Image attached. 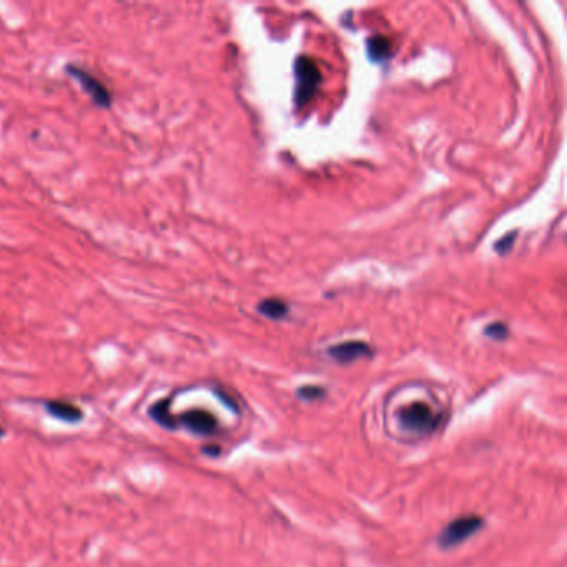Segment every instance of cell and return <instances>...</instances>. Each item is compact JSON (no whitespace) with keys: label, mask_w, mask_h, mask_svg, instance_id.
Masks as SVG:
<instances>
[{"label":"cell","mask_w":567,"mask_h":567,"mask_svg":"<svg viewBox=\"0 0 567 567\" xmlns=\"http://www.w3.org/2000/svg\"><path fill=\"white\" fill-rule=\"evenodd\" d=\"M47 411L52 414V416L62 419V421L75 423L82 418V411L74 404L65 403V401H49L47 403Z\"/></svg>","instance_id":"cell-8"},{"label":"cell","mask_w":567,"mask_h":567,"mask_svg":"<svg viewBox=\"0 0 567 567\" xmlns=\"http://www.w3.org/2000/svg\"><path fill=\"white\" fill-rule=\"evenodd\" d=\"M295 104L296 107H305L315 97L321 85V72L310 57H298L295 62Z\"/></svg>","instance_id":"cell-2"},{"label":"cell","mask_w":567,"mask_h":567,"mask_svg":"<svg viewBox=\"0 0 567 567\" xmlns=\"http://www.w3.org/2000/svg\"><path fill=\"white\" fill-rule=\"evenodd\" d=\"M258 311L270 320H283L288 315V306L285 301L278 300V298H268L258 305Z\"/></svg>","instance_id":"cell-9"},{"label":"cell","mask_w":567,"mask_h":567,"mask_svg":"<svg viewBox=\"0 0 567 567\" xmlns=\"http://www.w3.org/2000/svg\"><path fill=\"white\" fill-rule=\"evenodd\" d=\"M184 426L196 436H216L220 434V424L214 414L205 409H190L180 416L171 418V429Z\"/></svg>","instance_id":"cell-4"},{"label":"cell","mask_w":567,"mask_h":567,"mask_svg":"<svg viewBox=\"0 0 567 567\" xmlns=\"http://www.w3.org/2000/svg\"><path fill=\"white\" fill-rule=\"evenodd\" d=\"M67 72L82 85L95 105H99L100 109H110V105H112V94L109 92V89L97 77H94L92 74L82 67H75V65L67 67Z\"/></svg>","instance_id":"cell-5"},{"label":"cell","mask_w":567,"mask_h":567,"mask_svg":"<svg viewBox=\"0 0 567 567\" xmlns=\"http://www.w3.org/2000/svg\"><path fill=\"white\" fill-rule=\"evenodd\" d=\"M298 396L306 399V401H315V399H320L325 396V389H321L318 386H305L298 391Z\"/></svg>","instance_id":"cell-12"},{"label":"cell","mask_w":567,"mask_h":567,"mask_svg":"<svg viewBox=\"0 0 567 567\" xmlns=\"http://www.w3.org/2000/svg\"><path fill=\"white\" fill-rule=\"evenodd\" d=\"M328 354L340 364H349L358 361L361 358L371 356V348L369 344L363 341H346L335 344V346L328 349Z\"/></svg>","instance_id":"cell-6"},{"label":"cell","mask_w":567,"mask_h":567,"mask_svg":"<svg viewBox=\"0 0 567 567\" xmlns=\"http://www.w3.org/2000/svg\"><path fill=\"white\" fill-rule=\"evenodd\" d=\"M366 52L371 62H384L391 55V42L381 35H374V37L368 39Z\"/></svg>","instance_id":"cell-7"},{"label":"cell","mask_w":567,"mask_h":567,"mask_svg":"<svg viewBox=\"0 0 567 567\" xmlns=\"http://www.w3.org/2000/svg\"><path fill=\"white\" fill-rule=\"evenodd\" d=\"M398 424L403 431L414 436H431L443 426L444 414L436 413L429 404L416 401L398 411Z\"/></svg>","instance_id":"cell-1"},{"label":"cell","mask_w":567,"mask_h":567,"mask_svg":"<svg viewBox=\"0 0 567 567\" xmlns=\"http://www.w3.org/2000/svg\"><path fill=\"white\" fill-rule=\"evenodd\" d=\"M2 434H4V433H2V428H0V436H2Z\"/></svg>","instance_id":"cell-13"},{"label":"cell","mask_w":567,"mask_h":567,"mask_svg":"<svg viewBox=\"0 0 567 567\" xmlns=\"http://www.w3.org/2000/svg\"><path fill=\"white\" fill-rule=\"evenodd\" d=\"M483 528V519L476 514H466L461 518L454 519L453 523H449L446 528L441 531L438 538V544L443 549H453L456 546L463 544L468 541L471 536L479 533Z\"/></svg>","instance_id":"cell-3"},{"label":"cell","mask_w":567,"mask_h":567,"mask_svg":"<svg viewBox=\"0 0 567 567\" xmlns=\"http://www.w3.org/2000/svg\"><path fill=\"white\" fill-rule=\"evenodd\" d=\"M516 236H518V231L508 233V235H506L503 240L498 241L494 245L496 251H498L499 255H506V253H509L511 248H513V245H514V241H516Z\"/></svg>","instance_id":"cell-11"},{"label":"cell","mask_w":567,"mask_h":567,"mask_svg":"<svg viewBox=\"0 0 567 567\" xmlns=\"http://www.w3.org/2000/svg\"><path fill=\"white\" fill-rule=\"evenodd\" d=\"M484 335L493 338V340H496V341H501L508 336V326L503 325V323H493V325H489L488 328H486Z\"/></svg>","instance_id":"cell-10"}]
</instances>
